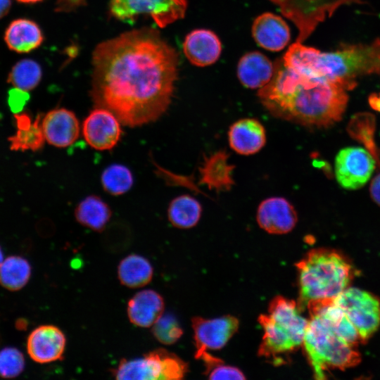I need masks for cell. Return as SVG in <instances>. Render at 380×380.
<instances>
[{"label":"cell","mask_w":380,"mask_h":380,"mask_svg":"<svg viewBox=\"0 0 380 380\" xmlns=\"http://www.w3.org/2000/svg\"><path fill=\"white\" fill-rule=\"evenodd\" d=\"M91 95L123 125L156 121L171 103L178 54L153 29L131 30L101 42L92 54Z\"/></svg>","instance_id":"cell-1"},{"label":"cell","mask_w":380,"mask_h":380,"mask_svg":"<svg viewBox=\"0 0 380 380\" xmlns=\"http://www.w3.org/2000/svg\"><path fill=\"white\" fill-rule=\"evenodd\" d=\"M347 90L341 83L300 73L280 58L274 64L272 80L259 89L258 96L274 117L321 127L341 118L348 99Z\"/></svg>","instance_id":"cell-2"},{"label":"cell","mask_w":380,"mask_h":380,"mask_svg":"<svg viewBox=\"0 0 380 380\" xmlns=\"http://www.w3.org/2000/svg\"><path fill=\"white\" fill-rule=\"evenodd\" d=\"M303 346L317 379L331 370H343L361 360L360 338L345 314L334 307H310Z\"/></svg>","instance_id":"cell-3"},{"label":"cell","mask_w":380,"mask_h":380,"mask_svg":"<svg viewBox=\"0 0 380 380\" xmlns=\"http://www.w3.org/2000/svg\"><path fill=\"white\" fill-rule=\"evenodd\" d=\"M282 60L286 66L300 73L338 82L351 89L357 77L380 72V41L334 52H321L296 42Z\"/></svg>","instance_id":"cell-4"},{"label":"cell","mask_w":380,"mask_h":380,"mask_svg":"<svg viewBox=\"0 0 380 380\" xmlns=\"http://www.w3.org/2000/svg\"><path fill=\"white\" fill-rule=\"evenodd\" d=\"M298 272L300 310L310 302L335 298L352 279L353 268L339 253L328 248H315L296 264Z\"/></svg>","instance_id":"cell-5"},{"label":"cell","mask_w":380,"mask_h":380,"mask_svg":"<svg viewBox=\"0 0 380 380\" xmlns=\"http://www.w3.org/2000/svg\"><path fill=\"white\" fill-rule=\"evenodd\" d=\"M268 312L258 317L264 330L258 355L279 365L303 345L308 319L296 301L281 296L270 302Z\"/></svg>","instance_id":"cell-6"},{"label":"cell","mask_w":380,"mask_h":380,"mask_svg":"<svg viewBox=\"0 0 380 380\" xmlns=\"http://www.w3.org/2000/svg\"><path fill=\"white\" fill-rule=\"evenodd\" d=\"M188 372V365L175 353L158 348L132 360L122 359L110 369L118 380H179Z\"/></svg>","instance_id":"cell-7"},{"label":"cell","mask_w":380,"mask_h":380,"mask_svg":"<svg viewBox=\"0 0 380 380\" xmlns=\"http://www.w3.org/2000/svg\"><path fill=\"white\" fill-rule=\"evenodd\" d=\"M186 0H110V13L116 19L132 24L141 15L152 18L165 27L184 17Z\"/></svg>","instance_id":"cell-8"},{"label":"cell","mask_w":380,"mask_h":380,"mask_svg":"<svg viewBox=\"0 0 380 380\" xmlns=\"http://www.w3.org/2000/svg\"><path fill=\"white\" fill-rule=\"evenodd\" d=\"M356 329L362 342L367 341L380 325V300L357 288H346L334 298Z\"/></svg>","instance_id":"cell-9"},{"label":"cell","mask_w":380,"mask_h":380,"mask_svg":"<svg viewBox=\"0 0 380 380\" xmlns=\"http://www.w3.org/2000/svg\"><path fill=\"white\" fill-rule=\"evenodd\" d=\"M375 168L372 154L365 148L350 146L343 148L335 160V175L346 189H357L365 185Z\"/></svg>","instance_id":"cell-10"},{"label":"cell","mask_w":380,"mask_h":380,"mask_svg":"<svg viewBox=\"0 0 380 380\" xmlns=\"http://www.w3.org/2000/svg\"><path fill=\"white\" fill-rule=\"evenodd\" d=\"M239 324V320L232 315L215 319L194 317L191 325L196 348L195 357L200 359L208 350L224 347L237 331Z\"/></svg>","instance_id":"cell-11"},{"label":"cell","mask_w":380,"mask_h":380,"mask_svg":"<svg viewBox=\"0 0 380 380\" xmlns=\"http://www.w3.org/2000/svg\"><path fill=\"white\" fill-rule=\"evenodd\" d=\"M120 122L109 110L96 107L85 118L82 134L86 142L99 151L110 150L120 139Z\"/></svg>","instance_id":"cell-12"},{"label":"cell","mask_w":380,"mask_h":380,"mask_svg":"<svg viewBox=\"0 0 380 380\" xmlns=\"http://www.w3.org/2000/svg\"><path fill=\"white\" fill-rule=\"evenodd\" d=\"M258 225L265 232L273 234L290 232L298 221L293 205L283 197H270L263 200L257 210Z\"/></svg>","instance_id":"cell-13"},{"label":"cell","mask_w":380,"mask_h":380,"mask_svg":"<svg viewBox=\"0 0 380 380\" xmlns=\"http://www.w3.org/2000/svg\"><path fill=\"white\" fill-rule=\"evenodd\" d=\"M66 338L53 325H41L29 335L27 350L30 357L38 363H49L63 358Z\"/></svg>","instance_id":"cell-14"},{"label":"cell","mask_w":380,"mask_h":380,"mask_svg":"<svg viewBox=\"0 0 380 380\" xmlns=\"http://www.w3.org/2000/svg\"><path fill=\"white\" fill-rule=\"evenodd\" d=\"M42 127L45 140L58 148L70 146L80 134V122L77 116L64 108L48 112L42 119Z\"/></svg>","instance_id":"cell-15"},{"label":"cell","mask_w":380,"mask_h":380,"mask_svg":"<svg viewBox=\"0 0 380 380\" xmlns=\"http://www.w3.org/2000/svg\"><path fill=\"white\" fill-rule=\"evenodd\" d=\"M266 139L264 126L255 118L238 120L228 131L229 144L240 155L249 156L259 152L265 145Z\"/></svg>","instance_id":"cell-16"},{"label":"cell","mask_w":380,"mask_h":380,"mask_svg":"<svg viewBox=\"0 0 380 380\" xmlns=\"http://www.w3.org/2000/svg\"><path fill=\"white\" fill-rule=\"evenodd\" d=\"M252 34L261 47L278 51L283 49L291 38L288 24L279 15L265 13L258 16L252 25Z\"/></svg>","instance_id":"cell-17"},{"label":"cell","mask_w":380,"mask_h":380,"mask_svg":"<svg viewBox=\"0 0 380 380\" xmlns=\"http://www.w3.org/2000/svg\"><path fill=\"white\" fill-rule=\"evenodd\" d=\"M222 50L217 36L208 30H195L189 33L183 43L184 53L191 63L203 67L217 61Z\"/></svg>","instance_id":"cell-18"},{"label":"cell","mask_w":380,"mask_h":380,"mask_svg":"<svg viewBox=\"0 0 380 380\" xmlns=\"http://www.w3.org/2000/svg\"><path fill=\"white\" fill-rule=\"evenodd\" d=\"M164 300L152 289L135 293L128 301L127 312L130 322L139 327H152L163 315Z\"/></svg>","instance_id":"cell-19"},{"label":"cell","mask_w":380,"mask_h":380,"mask_svg":"<svg viewBox=\"0 0 380 380\" xmlns=\"http://www.w3.org/2000/svg\"><path fill=\"white\" fill-rule=\"evenodd\" d=\"M237 75L244 87L260 89L272 80L274 65L260 52H250L241 58L237 67Z\"/></svg>","instance_id":"cell-20"},{"label":"cell","mask_w":380,"mask_h":380,"mask_svg":"<svg viewBox=\"0 0 380 380\" xmlns=\"http://www.w3.org/2000/svg\"><path fill=\"white\" fill-rule=\"evenodd\" d=\"M228 154L219 151L205 158L200 168L201 183L217 191L230 189L234 184V165L229 163Z\"/></svg>","instance_id":"cell-21"},{"label":"cell","mask_w":380,"mask_h":380,"mask_svg":"<svg viewBox=\"0 0 380 380\" xmlns=\"http://www.w3.org/2000/svg\"><path fill=\"white\" fill-rule=\"evenodd\" d=\"M4 41L9 49L19 53H28L39 47L43 34L34 21L19 18L12 21L4 33Z\"/></svg>","instance_id":"cell-22"},{"label":"cell","mask_w":380,"mask_h":380,"mask_svg":"<svg viewBox=\"0 0 380 380\" xmlns=\"http://www.w3.org/2000/svg\"><path fill=\"white\" fill-rule=\"evenodd\" d=\"M153 268L149 260L138 254H129L118 266V278L122 285L140 288L152 280Z\"/></svg>","instance_id":"cell-23"},{"label":"cell","mask_w":380,"mask_h":380,"mask_svg":"<svg viewBox=\"0 0 380 380\" xmlns=\"http://www.w3.org/2000/svg\"><path fill=\"white\" fill-rule=\"evenodd\" d=\"M112 211L100 197L90 195L75 208V217L78 223L95 232H101L110 220Z\"/></svg>","instance_id":"cell-24"},{"label":"cell","mask_w":380,"mask_h":380,"mask_svg":"<svg viewBox=\"0 0 380 380\" xmlns=\"http://www.w3.org/2000/svg\"><path fill=\"white\" fill-rule=\"evenodd\" d=\"M202 214L201 203L189 195L179 196L170 203L167 217L172 226L189 229L198 222Z\"/></svg>","instance_id":"cell-25"},{"label":"cell","mask_w":380,"mask_h":380,"mask_svg":"<svg viewBox=\"0 0 380 380\" xmlns=\"http://www.w3.org/2000/svg\"><path fill=\"white\" fill-rule=\"evenodd\" d=\"M30 275L29 262L20 256H10L0 265V284L10 291H18L24 287Z\"/></svg>","instance_id":"cell-26"},{"label":"cell","mask_w":380,"mask_h":380,"mask_svg":"<svg viewBox=\"0 0 380 380\" xmlns=\"http://www.w3.org/2000/svg\"><path fill=\"white\" fill-rule=\"evenodd\" d=\"M42 78L40 65L32 59H23L17 62L8 75V82L14 87L25 91L35 88Z\"/></svg>","instance_id":"cell-27"},{"label":"cell","mask_w":380,"mask_h":380,"mask_svg":"<svg viewBox=\"0 0 380 380\" xmlns=\"http://www.w3.org/2000/svg\"><path fill=\"white\" fill-rule=\"evenodd\" d=\"M103 189L114 196L122 195L128 191L133 184V176L126 166L113 164L107 167L101 174Z\"/></svg>","instance_id":"cell-28"},{"label":"cell","mask_w":380,"mask_h":380,"mask_svg":"<svg viewBox=\"0 0 380 380\" xmlns=\"http://www.w3.org/2000/svg\"><path fill=\"white\" fill-rule=\"evenodd\" d=\"M44 140L40 115L37 116L29 128L18 129L15 135L8 138L11 150L23 151L26 150L36 151L42 148Z\"/></svg>","instance_id":"cell-29"},{"label":"cell","mask_w":380,"mask_h":380,"mask_svg":"<svg viewBox=\"0 0 380 380\" xmlns=\"http://www.w3.org/2000/svg\"><path fill=\"white\" fill-rule=\"evenodd\" d=\"M151 333L154 338L164 345L177 342L183 334L177 319L172 314H163L152 326Z\"/></svg>","instance_id":"cell-30"},{"label":"cell","mask_w":380,"mask_h":380,"mask_svg":"<svg viewBox=\"0 0 380 380\" xmlns=\"http://www.w3.org/2000/svg\"><path fill=\"white\" fill-rule=\"evenodd\" d=\"M24 368V356L17 348L8 347L0 351V376L15 377L23 371Z\"/></svg>","instance_id":"cell-31"},{"label":"cell","mask_w":380,"mask_h":380,"mask_svg":"<svg viewBox=\"0 0 380 380\" xmlns=\"http://www.w3.org/2000/svg\"><path fill=\"white\" fill-rule=\"evenodd\" d=\"M210 379H245L243 373L237 367L224 365L222 362L215 365L206 370Z\"/></svg>","instance_id":"cell-32"},{"label":"cell","mask_w":380,"mask_h":380,"mask_svg":"<svg viewBox=\"0 0 380 380\" xmlns=\"http://www.w3.org/2000/svg\"><path fill=\"white\" fill-rule=\"evenodd\" d=\"M27 91L14 87L8 92V104L13 113H20L30 99Z\"/></svg>","instance_id":"cell-33"},{"label":"cell","mask_w":380,"mask_h":380,"mask_svg":"<svg viewBox=\"0 0 380 380\" xmlns=\"http://www.w3.org/2000/svg\"><path fill=\"white\" fill-rule=\"evenodd\" d=\"M14 118L18 129H27L32 123L30 116L25 113H15Z\"/></svg>","instance_id":"cell-34"},{"label":"cell","mask_w":380,"mask_h":380,"mask_svg":"<svg viewBox=\"0 0 380 380\" xmlns=\"http://www.w3.org/2000/svg\"><path fill=\"white\" fill-rule=\"evenodd\" d=\"M370 194L372 199L380 205V173L372 180L370 185Z\"/></svg>","instance_id":"cell-35"},{"label":"cell","mask_w":380,"mask_h":380,"mask_svg":"<svg viewBox=\"0 0 380 380\" xmlns=\"http://www.w3.org/2000/svg\"><path fill=\"white\" fill-rule=\"evenodd\" d=\"M11 6V0H0V19L8 13Z\"/></svg>","instance_id":"cell-36"},{"label":"cell","mask_w":380,"mask_h":380,"mask_svg":"<svg viewBox=\"0 0 380 380\" xmlns=\"http://www.w3.org/2000/svg\"><path fill=\"white\" fill-rule=\"evenodd\" d=\"M369 103L374 110L380 111V93L373 94L369 96Z\"/></svg>","instance_id":"cell-37"},{"label":"cell","mask_w":380,"mask_h":380,"mask_svg":"<svg viewBox=\"0 0 380 380\" xmlns=\"http://www.w3.org/2000/svg\"><path fill=\"white\" fill-rule=\"evenodd\" d=\"M17 1L21 3L30 4V3H36L42 0H17Z\"/></svg>","instance_id":"cell-38"},{"label":"cell","mask_w":380,"mask_h":380,"mask_svg":"<svg viewBox=\"0 0 380 380\" xmlns=\"http://www.w3.org/2000/svg\"><path fill=\"white\" fill-rule=\"evenodd\" d=\"M2 262H3V253L0 246V265L2 263Z\"/></svg>","instance_id":"cell-39"}]
</instances>
